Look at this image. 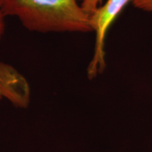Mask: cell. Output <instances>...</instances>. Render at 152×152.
I'll return each instance as SVG.
<instances>
[{
	"instance_id": "6da1fadb",
	"label": "cell",
	"mask_w": 152,
	"mask_h": 152,
	"mask_svg": "<svg viewBox=\"0 0 152 152\" xmlns=\"http://www.w3.org/2000/svg\"><path fill=\"white\" fill-rule=\"evenodd\" d=\"M4 15L19 18L30 31L39 32H91L90 15L79 0H4Z\"/></svg>"
},
{
	"instance_id": "7a4b0ae2",
	"label": "cell",
	"mask_w": 152,
	"mask_h": 152,
	"mask_svg": "<svg viewBox=\"0 0 152 152\" xmlns=\"http://www.w3.org/2000/svg\"><path fill=\"white\" fill-rule=\"evenodd\" d=\"M131 0H107L100 5L90 16L92 31L96 33V43L93 58L87 69L89 79H93L102 73L106 67L105 63V38L109 27L115 19Z\"/></svg>"
},
{
	"instance_id": "3957f363",
	"label": "cell",
	"mask_w": 152,
	"mask_h": 152,
	"mask_svg": "<svg viewBox=\"0 0 152 152\" xmlns=\"http://www.w3.org/2000/svg\"><path fill=\"white\" fill-rule=\"evenodd\" d=\"M6 98L18 107H27L31 89L26 79L12 66L0 63V99Z\"/></svg>"
},
{
	"instance_id": "277c9868",
	"label": "cell",
	"mask_w": 152,
	"mask_h": 152,
	"mask_svg": "<svg viewBox=\"0 0 152 152\" xmlns=\"http://www.w3.org/2000/svg\"><path fill=\"white\" fill-rule=\"evenodd\" d=\"M84 11L90 16L96 11L100 5H102V0H79Z\"/></svg>"
},
{
	"instance_id": "5b68a950",
	"label": "cell",
	"mask_w": 152,
	"mask_h": 152,
	"mask_svg": "<svg viewBox=\"0 0 152 152\" xmlns=\"http://www.w3.org/2000/svg\"><path fill=\"white\" fill-rule=\"evenodd\" d=\"M134 6L141 10L152 13V0H132Z\"/></svg>"
},
{
	"instance_id": "8992f818",
	"label": "cell",
	"mask_w": 152,
	"mask_h": 152,
	"mask_svg": "<svg viewBox=\"0 0 152 152\" xmlns=\"http://www.w3.org/2000/svg\"><path fill=\"white\" fill-rule=\"evenodd\" d=\"M4 15L2 13V11L0 10V39L1 37L4 33Z\"/></svg>"
},
{
	"instance_id": "52a82bcc",
	"label": "cell",
	"mask_w": 152,
	"mask_h": 152,
	"mask_svg": "<svg viewBox=\"0 0 152 152\" xmlns=\"http://www.w3.org/2000/svg\"><path fill=\"white\" fill-rule=\"evenodd\" d=\"M3 1H4V0H0V5L2 4V3H3Z\"/></svg>"
}]
</instances>
